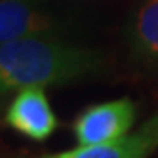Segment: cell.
<instances>
[{"label": "cell", "instance_id": "cell-1", "mask_svg": "<svg viewBox=\"0 0 158 158\" xmlns=\"http://www.w3.org/2000/svg\"><path fill=\"white\" fill-rule=\"evenodd\" d=\"M94 50L63 42L52 35L0 44V95L27 88H50L74 82L99 69Z\"/></svg>", "mask_w": 158, "mask_h": 158}, {"label": "cell", "instance_id": "cell-2", "mask_svg": "<svg viewBox=\"0 0 158 158\" xmlns=\"http://www.w3.org/2000/svg\"><path fill=\"white\" fill-rule=\"evenodd\" d=\"M135 103L120 97L88 107L76 116L73 133L78 145H101L128 135L135 122Z\"/></svg>", "mask_w": 158, "mask_h": 158}, {"label": "cell", "instance_id": "cell-4", "mask_svg": "<svg viewBox=\"0 0 158 158\" xmlns=\"http://www.w3.org/2000/svg\"><path fill=\"white\" fill-rule=\"evenodd\" d=\"M158 149V110L135 130L116 141L101 145H78L71 151L44 158H149Z\"/></svg>", "mask_w": 158, "mask_h": 158}, {"label": "cell", "instance_id": "cell-5", "mask_svg": "<svg viewBox=\"0 0 158 158\" xmlns=\"http://www.w3.org/2000/svg\"><path fill=\"white\" fill-rule=\"evenodd\" d=\"M55 25L31 0H0V44L53 35Z\"/></svg>", "mask_w": 158, "mask_h": 158}, {"label": "cell", "instance_id": "cell-3", "mask_svg": "<svg viewBox=\"0 0 158 158\" xmlns=\"http://www.w3.org/2000/svg\"><path fill=\"white\" fill-rule=\"evenodd\" d=\"M6 124L32 141H46L57 128V116L44 88H27L15 94L6 109Z\"/></svg>", "mask_w": 158, "mask_h": 158}, {"label": "cell", "instance_id": "cell-6", "mask_svg": "<svg viewBox=\"0 0 158 158\" xmlns=\"http://www.w3.org/2000/svg\"><path fill=\"white\" fill-rule=\"evenodd\" d=\"M128 42L139 59L158 65V0H145L133 14Z\"/></svg>", "mask_w": 158, "mask_h": 158}]
</instances>
